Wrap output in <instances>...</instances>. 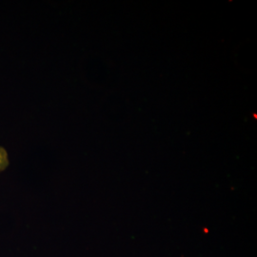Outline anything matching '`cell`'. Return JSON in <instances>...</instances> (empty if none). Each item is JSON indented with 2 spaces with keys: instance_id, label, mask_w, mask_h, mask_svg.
Here are the masks:
<instances>
[{
  "instance_id": "6da1fadb",
  "label": "cell",
  "mask_w": 257,
  "mask_h": 257,
  "mask_svg": "<svg viewBox=\"0 0 257 257\" xmlns=\"http://www.w3.org/2000/svg\"><path fill=\"white\" fill-rule=\"evenodd\" d=\"M10 164L9 155L7 150L0 146V173L5 171Z\"/></svg>"
}]
</instances>
